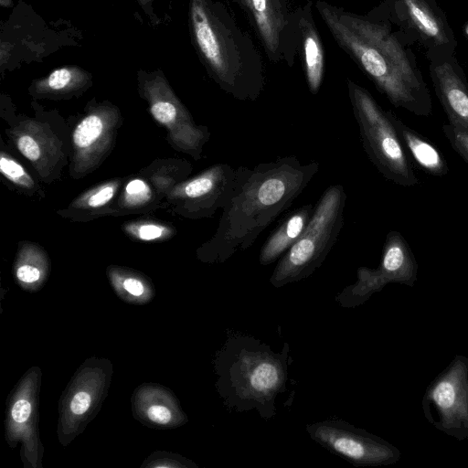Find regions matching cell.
<instances>
[{
    "mask_svg": "<svg viewBox=\"0 0 468 468\" xmlns=\"http://www.w3.org/2000/svg\"><path fill=\"white\" fill-rule=\"evenodd\" d=\"M32 108L34 117L19 114L7 121L5 133L38 179L48 185L59 180L69 165L71 127L57 112L46 111L34 101Z\"/></svg>",
    "mask_w": 468,
    "mask_h": 468,
    "instance_id": "obj_6",
    "label": "cell"
},
{
    "mask_svg": "<svg viewBox=\"0 0 468 468\" xmlns=\"http://www.w3.org/2000/svg\"><path fill=\"white\" fill-rule=\"evenodd\" d=\"M193 165L186 159H156L124 178L113 217L144 215L165 208L170 190L188 178Z\"/></svg>",
    "mask_w": 468,
    "mask_h": 468,
    "instance_id": "obj_13",
    "label": "cell"
},
{
    "mask_svg": "<svg viewBox=\"0 0 468 468\" xmlns=\"http://www.w3.org/2000/svg\"><path fill=\"white\" fill-rule=\"evenodd\" d=\"M147 415L152 421L158 424H166L171 419L170 410L160 405L151 406L147 410Z\"/></svg>",
    "mask_w": 468,
    "mask_h": 468,
    "instance_id": "obj_27",
    "label": "cell"
},
{
    "mask_svg": "<svg viewBox=\"0 0 468 468\" xmlns=\"http://www.w3.org/2000/svg\"><path fill=\"white\" fill-rule=\"evenodd\" d=\"M441 129L452 149L468 163V133L450 123L443 124Z\"/></svg>",
    "mask_w": 468,
    "mask_h": 468,
    "instance_id": "obj_25",
    "label": "cell"
},
{
    "mask_svg": "<svg viewBox=\"0 0 468 468\" xmlns=\"http://www.w3.org/2000/svg\"><path fill=\"white\" fill-rule=\"evenodd\" d=\"M435 94L450 124L468 133V81L455 54L428 58Z\"/></svg>",
    "mask_w": 468,
    "mask_h": 468,
    "instance_id": "obj_17",
    "label": "cell"
},
{
    "mask_svg": "<svg viewBox=\"0 0 468 468\" xmlns=\"http://www.w3.org/2000/svg\"><path fill=\"white\" fill-rule=\"evenodd\" d=\"M315 7L337 45L393 106L418 116L431 114V92L416 57L388 20L324 0Z\"/></svg>",
    "mask_w": 468,
    "mask_h": 468,
    "instance_id": "obj_2",
    "label": "cell"
},
{
    "mask_svg": "<svg viewBox=\"0 0 468 468\" xmlns=\"http://www.w3.org/2000/svg\"><path fill=\"white\" fill-rule=\"evenodd\" d=\"M347 90L368 159L387 180L404 187L416 186L418 177L388 111L351 80H347Z\"/></svg>",
    "mask_w": 468,
    "mask_h": 468,
    "instance_id": "obj_7",
    "label": "cell"
},
{
    "mask_svg": "<svg viewBox=\"0 0 468 468\" xmlns=\"http://www.w3.org/2000/svg\"><path fill=\"white\" fill-rule=\"evenodd\" d=\"M92 83L90 72L76 65H67L34 80L28 94L34 100H70L81 96Z\"/></svg>",
    "mask_w": 468,
    "mask_h": 468,
    "instance_id": "obj_19",
    "label": "cell"
},
{
    "mask_svg": "<svg viewBox=\"0 0 468 468\" xmlns=\"http://www.w3.org/2000/svg\"><path fill=\"white\" fill-rule=\"evenodd\" d=\"M122 229L131 239L144 242L165 241L176 234L169 222L146 218L123 222Z\"/></svg>",
    "mask_w": 468,
    "mask_h": 468,
    "instance_id": "obj_24",
    "label": "cell"
},
{
    "mask_svg": "<svg viewBox=\"0 0 468 468\" xmlns=\"http://www.w3.org/2000/svg\"><path fill=\"white\" fill-rule=\"evenodd\" d=\"M246 14L272 62L292 67L300 44V6L289 8V0H247Z\"/></svg>",
    "mask_w": 468,
    "mask_h": 468,
    "instance_id": "obj_16",
    "label": "cell"
},
{
    "mask_svg": "<svg viewBox=\"0 0 468 468\" xmlns=\"http://www.w3.org/2000/svg\"><path fill=\"white\" fill-rule=\"evenodd\" d=\"M124 178L115 177L92 186L76 197L57 213L73 222H89L95 218L113 216Z\"/></svg>",
    "mask_w": 468,
    "mask_h": 468,
    "instance_id": "obj_18",
    "label": "cell"
},
{
    "mask_svg": "<svg viewBox=\"0 0 468 468\" xmlns=\"http://www.w3.org/2000/svg\"><path fill=\"white\" fill-rule=\"evenodd\" d=\"M310 437L355 467H376L398 463L401 453L388 441L342 420L306 425Z\"/></svg>",
    "mask_w": 468,
    "mask_h": 468,
    "instance_id": "obj_14",
    "label": "cell"
},
{
    "mask_svg": "<svg viewBox=\"0 0 468 468\" xmlns=\"http://www.w3.org/2000/svg\"><path fill=\"white\" fill-rule=\"evenodd\" d=\"M19 253H21L27 261L21 258V264L16 269V277L23 282L31 283L39 280L41 276L40 269L29 261V255L25 243V240L20 242Z\"/></svg>",
    "mask_w": 468,
    "mask_h": 468,
    "instance_id": "obj_26",
    "label": "cell"
},
{
    "mask_svg": "<svg viewBox=\"0 0 468 468\" xmlns=\"http://www.w3.org/2000/svg\"><path fill=\"white\" fill-rule=\"evenodd\" d=\"M300 44L302 64L309 91L317 94L324 74V51L313 16V2L300 6Z\"/></svg>",
    "mask_w": 468,
    "mask_h": 468,
    "instance_id": "obj_20",
    "label": "cell"
},
{
    "mask_svg": "<svg viewBox=\"0 0 468 468\" xmlns=\"http://www.w3.org/2000/svg\"><path fill=\"white\" fill-rule=\"evenodd\" d=\"M0 173L7 186L27 197H45V191L27 168L5 150L2 141L0 152Z\"/></svg>",
    "mask_w": 468,
    "mask_h": 468,
    "instance_id": "obj_23",
    "label": "cell"
},
{
    "mask_svg": "<svg viewBox=\"0 0 468 468\" xmlns=\"http://www.w3.org/2000/svg\"><path fill=\"white\" fill-rule=\"evenodd\" d=\"M140 7L147 14L150 20L155 25L158 22L157 16L154 12L153 2L154 0H136Z\"/></svg>",
    "mask_w": 468,
    "mask_h": 468,
    "instance_id": "obj_31",
    "label": "cell"
},
{
    "mask_svg": "<svg viewBox=\"0 0 468 468\" xmlns=\"http://www.w3.org/2000/svg\"><path fill=\"white\" fill-rule=\"evenodd\" d=\"M12 0H0V5L3 7H9L12 5Z\"/></svg>",
    "mask_w": 468,
    "mask_h": 468,
    "instance_id": "obj_33",
    "label": "cell"
},
{
    "mask_svg": "<svg viewBox=\"0 0 468 468\" xmlns=\"http://www.w3.org/2000/svg\"><path fill=\"white\" fill-rule=\"evenodd\" d=\"M192 45L208 76L227 94L254 101L266 78L261 52L227 6L218 0H189Z\"/></svg>",
    "mask_w": 468,
    "mask_h": 468,
    "instance_id": "obj_3",
    "label": "cell"
},
{
    "mask_svg": "<svg viewBox=\"0 0 468 468\" xmlns=\"http://www.w3.org/2000/svg\"><path fill=\"white\" fill-rule=\"evenodd\" d=\"M418 275V263L404 237L390 230L384 242L380 263L375 269L359 267L356 281L346 286L335 297L344 308H355L366 303L388 283L413 286Z\"/></svg>",
    "mask_w": 468,
    "mask_h": 468,
    "instance_id": "obj_12",
    "label": "cell"
},
{
    "mask_svg": "<svg viewBox=\"0 0 468 468\" xmlns=\"http://www.w3.org/2000/svg\"><path fill=\"white\" fill-rule=\"evenodd\" d=\"M426 420L437 430L468 438V358L456 355L428 386L422 399Z\"/></svg>",
    "mask_w": 468,
    "mask_h": 468,
    "instance_id": "obj_11",
    "label": "cell"
},
{
    "mask_svg": "<svg viewBox=\"0 0 468 468\" xmlns=\"http://www.w3.org/2000/svg\"><path fill=\"white\" fill-rule=\"evenodd\" d=\"M90 397L86 392L77 393L71 401L70 410L74 414L80 415L84 413L90 407Z\"/></svg>",
    "mask_w": 468,
    "mask_h": 468,
    "instance_id": "obj_28",
    "label": "cell"
},
{
    "mask_svg": "<svg viewBox=\"0 0 468 468\" xmlns=\"http://www.w3.org/2000/svg\"><path fill=\"white\" fill-rule=\"evenodd\" d=\"M346 198L342 185L324 191L305 229L274 268L270 278L273 287L306 279L322 265L341 232Z\"/></svg>",
    "mask_w": 468,
    "mask_h": 468,
    "instance_id": "obj_5",
    "label": "cell"
},
{
    "mask_svg": "<svg viewBox=\"0 0 468 468\" xmlns=\"http://www.w3.org/2000/svg\"><path fill=\"white\" fill-rule=\"evenodd\" d=\"M138 93L148 104L152 117L166 130V140L176 151L195 160L202 158L211 133L197 124L187 108L175 93L161 69L137 72Z\"/></svg>",
    "mask_w": 468,
    "mask_h": 468,
    "instance_id": "obj_8",
    "label": "cell"
},
{
    "mask_svg": "<svg viewBox=\"0 0 468 468\" xmlns=\"http://www.w3.org/2000/svg\"><path fill=\"white\" fill-rule=\"evenodd\" d=\"M242 10L245 9L247 0H233Z\"/></svg>",
    "mask_w": 468,
    "mask_h": 468,
    "instance_id": "obj_32",
    "label": "cell"
},
{
    "mask_svg": "<svg viewBox=\"0 0 468 468\" xmlns=\"http://www.w3.org/2000/svg\"><path fill=\"white\" fill-rule=\"evenodd\" d=\"M120 109L109 101L93 98L71 124V156L69 172L82 179L98 169L110 155L122 125Z\"/></svg>",
    "mask_w": 468,
    "mask_h": 468,
    "instance_id": "obj_10",
    "label": "cell"
},
{
    "mask_svg": "<svg viewBox=\"0 0 468 468\" xmlns=\"http://www.w3.org/2000/svg\"><path fill=\"white\" fill-rule=\"evenodd\" d=\"M319 163L303 164L287 155L252 168H237L235 187L214 235L197 250L206 262L221 263L250 248L288 210L319 171Z\"/></svg>",
    "mask_w": 468,
    "mask_h": 468,
    "instance_id": "obj_1",
    "label": "cell"
},
{
    "mask_svg": "<svg viewBox=\"0 0 468 468\" xmlns=\"http://www.w3.org/2000/svg\"><path fill=\"white\" fill-rule=\"evenodd\" d=\"M370 13L395 26L406 45L422 47L427 58L455 54V35L436 0H381Z\"/></svg>",
    "mask_w": 468,
    "mask_h": 468,
    "instance_id": "obj_9",
    "label": "cell"
},
{
    "mask_svg": "<svg viewBox=\"0 0 468 468\" xmlns=\"http://www.w3.org/2000/svg\"><path fill=\"white\" fill-rule=\"evenodd\" d=\"M30 412V403L27 400L20 399L13 406L12 417L15 421L22 423L28 419Z\"/></svg>",
    "mask_w": 468,
    "mask_h": 468,
    "instance_id": "obj_29",
    "label": "cell"
},
{
    "mask_svg": "<svg viewBox=\"0 0 468 468\" xmlns=\"http://www.w3.org/2000/svg\"><path fill=\"white\" fill-rule=\"evenodd\" d=\"M289 353L287 343L275 353L253 336L231 332L218 359V389L227 407L273 418L276 398L286 389Z\"/></svg>",
    "mask_w": 468,
    "mask_h": 468,
    "instance_id": "obj_4",
    "label": "cell"
},
{
    "mask_svg": "<svg viewBox=\"0 0 468 468\" xmlns=\"http://www.w3.org/2000/svg\"><path fill=\"white\" fill-rule=\"evenodd\" d=\"M237 169L215 164L176 185L167 194L165 208L189 219L212 218L223 209L235 187Z\"/></svg>",
    "mask_w": 468,
    "mask_h": 468,
    "instance_id": "obj_15",
    "label": "cell"
},
{
    "mask_svg": "<svg viewBox=\"0 0 468 468\" xmlns=\"http://www.w3.org/2000/svg\"><path fill=\"white\" fill-rule=\"evenodd\" d=\"M388 113L405 150L417 165L429 175L445 176L449 168L440 150L427 138L404 123L393 112L388 110Z\"/></svg>",
    "mask_w": 468,
    "mask_h": 468,
    "instance_id": "obj_22",
    "label": "cell"
},
{
    "mask_svg": "<svg viewBox=\"0 0 468 468\" xmlns=\"http://www.w3.org/2000/svg\"><path fill=\"white\" fill-rule=\"evenodd\" d=\"M314 206L305 204L288 214L263 243L259 261L262 266L279 260L300 238L308 225Z\"/></svg>",
    "mask_w": 468,
    "mask_h": 468,
    "instance_id": "obj_21",
    "label": "cell"
},
{
    "mask_svg": "<svg viewBox=\"0 0 468 468\" xmlns=\"http://www.w3.org/2000/svg\"><path fill=\"white\" fill-rule=\"evenodd\" d=\"M124 289L133 295L139 296L144 292L143 283L135 278H126L123 282Z\"/></svg>",
    "mask_w": 468,
    "mask_h": 468,
    "instance_id": "obj_30",
    "label": "cell"
}]
</instances>
